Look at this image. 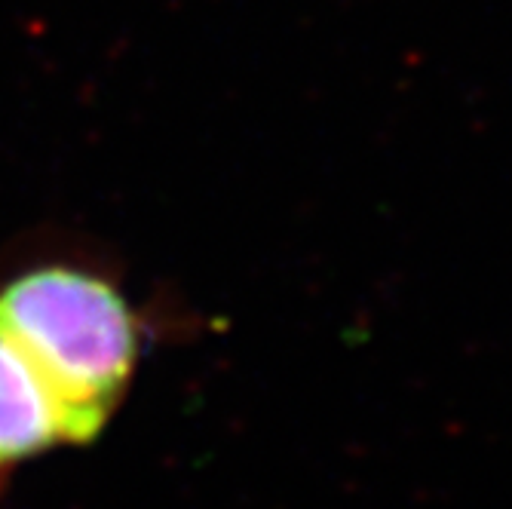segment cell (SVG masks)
I'll list each match as a JSON object with an SVG mask.
<instances>
[{"label": "cell", "mask_w": 512, "mask_h": 509, "mask_svg": "<svg viewBox=\"0 0 512 509\" xmlns=\"http://www.w3.org/2000/svg\"><path fill=\"white\" fill-rule=\"evenodd\" d=\"M0 329L59 399L71 445L108 430L151 338L117 276L77 255H37L0 273Z\"/></svg>", "instance_id": "cell-1"}, {"label": "cell", "mask_w": 512, "mask_h": 509, "mask_svg": "<svg viewBox=\"0 0 512 509\" xmlns=\"http://www.w3.org/2000/svg\"><path fill=\"white\" fill-rule=\"evenodd\" d=\"M59 445H71L59 399L0 329V503L25 464Z\"/></svg>", "instance_id": "cell-2"}]
</instances>
